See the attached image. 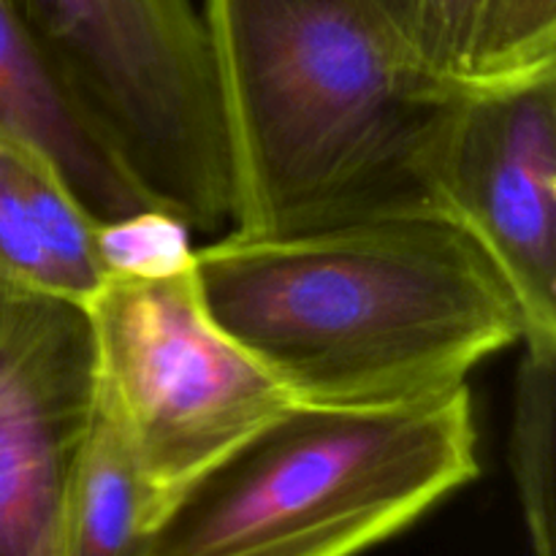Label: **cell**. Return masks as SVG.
I'll list each match as a JSON object with an SVG mask.
<instances>
[{"instance_id": "6da1fadb", "label": "cell", "mask_w": 556, "mask_h": 556, "mask_svg": "<svg viewBox=\"0 0 556 556\" xmlns=\"http://www.w3.org/2000/svg\"><path fill=\"white\" fill-rule=\"evenodd\" d=\"M193 275L210 318L302 405L451 394L527 331L497 266L443 215L228 233L195 250Z\"/></svg>"}, {"instance_id": "7a4b0ae2", "label": "cell", "mask_w": 556, "mask_h": 556, "mask_svg": "<svg viewBox=\"0 0 556 556\" xmlns=\"http://www.w3.org/2000/svg\"><path fill=\"white\" fill-rule=\"evenodd\" d=\"M199 9L226 134L231 233L440 215L434 155L467 85L418 68L367 0Z\"/></svg>"}, {"instance_id": "3957f363", "label": "cell", "mask_w": 556, "mask_h": 556, "mask_svg": "<svg viewBox=\"0 0 556 556\" xmlns=\"http://www.w3.org/2000/svg\"><path fill=\"white\" fill-rule=\"evenodd\" d=\"M478 476L470 391L291 405L179 489L134 556H358Z\"/></svg>"}, {"instance_id": "277c9868", "label": "cell", "mask_w": 556, "mask_h": 556, "mask_svg": "<svg viewBox=\"0 0 556 556\" xmlns=\"http://www.w3.org/2000/svg\"><path fill=\"white\" fill-rule=\"evenodd\" d=\"M49 76L157 210L231 220V174L195 0H14Z\"/></svg>"}, {"instance_id": "5b68a950", "label": "cell", "mask_w": 556, "mask_h": 556, "mask_svg": "<svg viewBox=\"0 0 556 556\" xmlns=\"http://www.w3.org/2000/svg\"><path fill=\"white\" fill-rule=\"evenodd\" d=\"M98 405L123 434L144 527L293 396L206 313L193 269L106 277L90 302Z\"/></svg>"}, {"instance_id": "8992f818", "label": "cell", "mask_w": 556, "mask_h": 556, "mask_svg": "<svg viewBox=\"0 0 556 556\" xmlns=\"http://www.w3.org/2000/svg\"><path fill=\"white\" fill-rule=\"evenodd\" d=\"M432 185L440 215L470 233L514 291L521 342H556V68L467 85Z\"/></svg>"}, {"instance_id": "52a82bcc", "label": "cell", "mask_w": 556, "mask_h": 556, "mask_svg": "<svg viewBox=\"0 0 556 556\" xmlns=\"http://www.w3.org/2000/svg\"><path fill=\"white\" fill-rule=\"evenodd\" d=\"M96 405L85 304L0 280V556H63Z\"/></svg>"}, {"instance_id": "ba28073f", "label": "cell", "mask_w": 556, "mask_h": 556, "mask_svg": "<svg viewBox=\"0 0 556 556\" xmlns=\"http://www.w3.org/2000/svg\"><path fill=\"white\" fill-rule=\"evenodd\" d=\"M96 231L52 161L0 134V280L87 304L106 280Z\"/></svg>"}, {"instance_id": "9c48e42d", "label": "cell", "mask_w": 556, "mask_h": 556, "mask_svg": "<svg viewBox=\"0 0 556 556\" xmlns=\"http://www.w3.org/2000/svg\"><path fill=\"white\" fill-rule=\"evenodd\" d=\"M0 134L49 157L98 223L152 206L58 90L14 0H0Z\"/></svg>"}, {"instance_id": "30bf717a", "label": "cell", "mask_w": 556, "mask_h": 556, "mask_svg": "<svg viewBox=\"0 0 556 556\" xmlns=\"http://www.w3.org/2000/svg\"><path fill=\"white\" fill-rule=\"evenodd\" d=\"M144 492L123 434L96 405L63 516V556H134Z\"/></svg>"}, {"instance_id": "8fae6325", "label": "cell", "mask_w": 556, "mask_h": 556, "mask_svg": "<svg viewBox=\"0 0 556 556\" xmlns=\"http://www.w3.org/2000/svg\"><path fill=\"white\" fill-rule=\"evenodd\" d=\"M554 372L556 342H525L516 375L510 467L530 556L554 552Z\"/></svg>"}, {"instance_id": "7c38bea8", "label": "cell", "mask_w": 556, "mask_h": 556, "mask_svg": "<svg viewBox=\"0 0 556 556\" xmlns=\"http://www.w3.org/2000/svg\"><path fill=\"white\" fill-rule=\"evenodd\" d=\"M554 68L556 0H481L465 85H508Z\"/></svg>"}, {"instance_id": "4fadbf2b", "label": "cell", "mask_w": 556, "mask_h": 556, "mask_svg": "<svg viewBox=\"0 0 556 556\" xmlns=\"http://www.w3.org/2000/svg\"><path fill=\"white\" fill-rule=\"evenodd\" d=\"M193 228L182 217L157 206L101 220L96 231L98 258L106 277L157 280L193 269Z\"/></svg>"}, {"instance_id": "5bb4252c", "label": "cell", "mask_w": 556, "mask_h": 556, "mask_svg": "<svg viewBox=\"0 0 556 556\" xmlns=\"http://www.w3.org/2000/svg\"><path fill=\"white\" fill-rule=\"evenodd\" d=\"M478 9L481 0H407L402 49L427 74L465 85Z\"/></svg>"}, {"instance_id": "9a60e30c", "label": "cell", "mask_w": 556, "mask_h": 556, "mask_svg": "<svg viewBox=\"0 0 556 556\" xmlns=\"http://www.w3.org/2000/svg\"><path fill=\"white\" fill-rule=\"evenodd\" d=\"M367 3L372 5L378 20L383 22L386 30L391 33L396 47L402 49V33H405V20H407V0H367ZM402 52H405V49H402Z\"/></svg>"}]
</instances>
